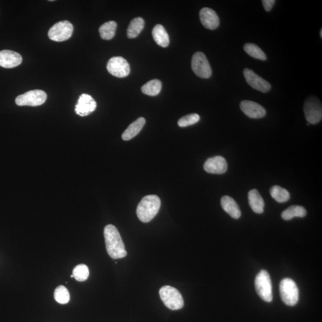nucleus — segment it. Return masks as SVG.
<instances>
[{"instance_id": "nucleus-1", "label": "nucleus", "mask_w": 322, "mask_h": 322, "mask_svg": "<svg viewBox=\"0 0 322 322\" xmlns=\"http://www.w3.org/2000/svg\"><path fill=\"white\" fill-rule=\"evenodd\" d=\"M106 250L113 259H120L127 255L125 245L118 229L114 226L109 225L104 229Z\"/></svg>"}, {"instance_id": "nucleus-2", "label": "nucleus", "mask_w": 322, "mask_h": 322, "mask_svg": "<svg viewBox=\"0 0 322 322\" xmlns=\"http://www.w3.org/2000/svg\"><path fill=\"white\" fill-rule=\"evenodd\" d=\"M161 207V200L157 195H148L143 198L137 208V215L140 220L148 222L153 220Z\"/></svg>"}, {"instance_id": "nucleus-3", "label": "nucleus", "mask_w": 322, "mask_h": 322, "mask_svg": "<svg viewBox=\"0 0 322 322\" xmlns=\"http://www.w3.org/2000/svg\"><path fill=\"white\" fill-rule=\"evenodd\" d=\"M159 295L165 306L172 310L182 309L184 306L183 296L178 289L171 286H164L159 291Z\"/></svg>"}, {"instance_id": "nucleus-4", "label": "nucleus", "mask_w": 322, "mask_h": 322, "mask_svg": "<svg viewBox=\"0 0 322 322\" xmlns=\"http://www.w3.org/2000/svg\"><path fill=\"white\" fill-rule=\"evenodd\" d=\"M258 295L265 302L270 303L273 300L272 292V284L270 275L265 270H261L256 277L255 280Z\"/></svg>"}, {"instance_id": "nucleus-5", "label": "nucleus", "mask_w": 322, "mask_h": 322, "mask_svg": "<svg viewBox=\"0 0 322 322\" xmlns=\"http://www.w3.org/2000/svg\"><path fill=\"white\" fill-rule=\"evenodd\" d=\"M281 297L283 302L289 306H294L299 302V290L291 279L285 278L280 283Z\"/></svg>"}, {"instance_id": "nucleus-6", "label": "nucleus", "mask_w": 322, "mask_h": 322, "mask_svg": "<svg viewBox=\"0 0 322 322\" xmlns=\"http://www.w3.org/2000/svg\"><path fill=\"white\" fill-rule=\"evenodd\" d=\"M304 112L307 121L311 125H316L322 119V107L320 101L316 97H308L304 103Z\"/></svg>"}, {"instance_id": "nucleus-7", "label": "nucleus", "mask_w": 322, "mask_h": 322, "mask_svg": "<svg viewBox=\"0 0 322 322\" xmlns=\"http://www.w3.org/2000/svg\"><path fill=\"white\" fill-rule=\"evenodd\" d=\"M73 31L72 24L67 20L61 21L49 29L48 37L51 40L62 42L68 40L71 37Z\"/></svg>"}, {"instance_id": "nucleus-8", "label": "nucleus", "mask_w": 322, "mask_h": 322, "mask_svg": "<svg viewBox=\"0 0 322 322\" xmlns=\"http://www.w3.org/2000/svg\"><path fill=\"white\" fill-rule=\"evenodd\" d=\"M45 92L41 90H31L19 95L16 98V104L18 106H38L44 104L47 100Z\"/></svg>"}, {"instance_id": "nucleus-9", "label": "nucleus", "mask_w": 322, "mask_h": 322, "mask_svg": "<svg viewBox=\"0 0 322 322\" xmlns=\"http://www.w3.org/2000/svg\"><path fill=\"white\" fill-rule=\"evenodd\" d=\"M192 68L196 75L207 79L212 75V69L206 56L202 52H196L193 56Z\"/></svg>"}, {"instance_id": "nucleus-10", "label": "nucleus", "mask_w": 322, "mask_h": 322, "mask_svg": "<svg viewBox=\"0 0 322 322\" xmlns=\"http://www.w3.org/2000/svg\"><path fill=\"white\" fill-rule=\"evenodd\" d=\"M108 72L116 77L125 78L130 73V66L125 58L117 56L111 58L108 62Z\"/></svg>"}, {"instance_id": "nucleus-11", "label": "nucleus", "mask_w": 322, "mask_h": 322, "mask_svg": "<svg viewBox=\"0 0 322 322\" xmlns=\"http://www.w3.org/2000/svg\"><path fill=\"white\" fill-rule=\"evenodd\" d=\"M243 75L246 82L251 87L258 91L267 93L271 89V85L263 78L258 76L253 70L246 68L244 70Z\"/></svg>"}, {"instance_id": "nucleus-12", "label": "nucleus", "mask_w": 322, "mask_h": 322, "mask_svg": "<svg viewBox=\"0 0 322 322\" xmlns=\"http://www.w3.org/2000/svg\"><path fill=\"white\" fill-rule=\"evenodd\" d=\"M205 171L211 174L222 175L228 170V163L225 158L216 156L207 159L204 165Z\"/></svg>"}, {"instance_id": "nucleus-13", "label": "nucleus", "mask_w": 322, "mask_h": 322, "mask_svg": "<svg viewBox=\"0 0 322 322\" xmlns=\"http://www.w3.org/2000/svg\"><path fill=\"white\" fill-rule=\"evenodd\" d=\"M97 104L90 95L83 94L81 95L76 106V112L81 116L90 115L96 109Z\"/></svg>"}, {"instance_id": "nucleus-14", "label": "nucleus", "mask_w": 322, "mask_h": 322, "mask_svg": "<svg viewBox=\"0 0 322 322\" xmlns=\"http://www.w3.org/2000/svg\"><path fill=\"white\" fill-rule=\"evenodd\" d=\"M240 108L244 114L251 118L260 119L266 115V111L263 106L254 102L243 101L240 103Z\"/></svg>"}, {"instance_id": "nucleus-15", "label": "nucleus", "mask_w": 322, "mask_h": 322, "mask_svg": "<svg viewBox=\"0 0 322 322\" xmlns=\"http://www.w3.org/2000/svg\"><path fill=\"white\" fill-rule=\"evenodd\" d=\"M22 62V56L16 52L8 51H0V66L10 69L18 66Z\"/></svg>"}, {"instance_id": "nucleus-16", "label": "nucleus", "mask_w": 322, "mask_h": 322, "mask_svg": "<svg viewBox=\"0 0 322 322\" xmlns=\"http://www.w3.org/2000/svg\"><path fill=\"white\" fill-rule=\"evenodd\" d=\"M200 16L202 24L208 30L217 29L220 24V20L217 14L211 9L205 8L201 9Z\"/></svg>"}, {"instance_id": "nucleus-17", "label": "nucleus", "mask_w": 322, "mask_h": 322, "mask_svg": "<svg viewBox=\"0 0 322 322\" xmlns=\"http://www.w3.org/2000/svg\"><path fill=\"white\" fill-rule=\"evenodd\" d=\"M221 205L222 209L227 213L235 219H239L241 216V211L236 202L232 197L225 196L221 198Z\"/></svg>"}, {"instance_id": "nucleus-18", "label": "nucleus", "mask_w": 322, "mask_h": 322, "mask_svg": "<svg viewBox=\"0 0 322 322\" xmlns=\"http://www.w3.org/2000/svg\"><path fill=\"white\" fill-rule=\"evenodd\" d=\"M247 196H249L250 206L255 213H263L264 202L259 192L256 189L251 190Z\"/></svg>"}, {"instance_id": "nucleus-19", "label": "nucleus", "mask_w": 322, "mask_h": 322, "mask_svg": "<svg viewBox=\"0 0 322 322\" xmlns=\"http://www.w3.org/2000/svg\"><path fill=\"white\" fill-rule=\"evenodd\" d=\"M145 123H146V120L143 117H140L131 123L128 128L122 134V139L125 141L132 139L143 129Z\"/></svg>"}, {"instance_id": "nucleus-20", "label": "nucleus", "mask_w": 322, "mask_h": 322, "mask_svg": "<svg viewBox=\"0 0 322 322\" xmlns=\"http://www.w3.org/2000/svg\"><path fill=\"white\" fill-rule=\"evenodd\" d=\"M154 40L162 47H167L169 44V37L167 31L161 24H157L152 31Z\"/></svg>"}, {"instance_id": "nucleus-21", "label": "nucleus", "mask_w": 322, "mask_h": 322, "mask_svg": "<svg viewBox=\"0 0 322 322\" xmlns=\"http://www.w3.org/2000/svg\"><path fill=\"white\" fill-rule=\"evenodd\" d=\"M307 211L305 208L299 205H292L286 209L281 214V217L285 220H291L294 217L303 218L306 217Z\"/></svg>"}, {"instance_id": "nucleus-22", "label": "nucleus", "mask_w": 322, "mask_h": 322, "mask_svg": "<svg viewBox=\"0 0 322 322\" xmlns=\"http://www.w3.org/2000/svg\"><path fill=\"white\" fill-rule=\"evenodd\" d=\"M144 27V20L141 17H136L133 19L127 29V37L129 38H134L139 36Z\"/></svg>"}, {"instance_id": "nucleus-23", "label": "nucleus", "mask_w": 322, "mask_h": 322, "mask_svg": "<svg viewBox=\"0 0 322 322\" xmlns=\"http://www.w3.org/2000/svg\"><path fill=\"white\" fill-rule=\"evenodd\" d=\"M117 23L114 21H109L105 23L99 28V33L104 40H111L114 37Z\"/></svg>"}, {"instance_id": "nucleus-24", "label": "nucleus", "mask_w": 322, "mask_h": 322, "mask_svg": "<svg viewBox=\"0 0 322 322\" xmlns=\"http://www.w3.org/2000/svg\"><path fill=\"white\" fill-rule=\"evenodd\" d=\"M162 88V83L160 80H153L148 81L141 87V91L144 94L155 96L160 93Z\"/></svg>"}, {"instance_id": "nucleus-25", "label": "nucleus", "mask_w": 322, "mask_h": 322, "mask_svg": "<svg viewBox=\"0 0 322 322\" xmlns=\"http://www.w3.org/2000/svg\"><path fill=\"white\" fill-rule=\"evenodd\" d=\"M270 193L272 197L279 203H284L290 199V193L287 190L279 186L271 187Z\"/></svg>"}, {"instance_id": "nucleus-26", "label": "nucleus", "mask_w": 322, "mask_h": 322, "mask_svg": "<svg viewBox=\"0 0 322 322\" xmlns=\"http://www.w3.org/2000/svg\"><path fill=\"white\" fill-rule=\"evenodd\" d=\"M244 51L247 55L255 59L265 61L267 56L258 45L253 43H247L244 45Z\"/></svg>"}, {"instance_id": "nucleus-27", "label": "nucleus", "mask_w": 322, "mask_h": 322, "mask_svg": "<svg viewBox=\"0 0 322 322\" xmlns=\"http://www.w3.org/2000/svg\"><path fill=\"white\" fill-rule=\"evenodd\" d=\"M55 299L59 304H66L70 301V294L68 290L63 285L58 286L54 293Z\"/></svg>"}, {"instance_id": "nucleus-28", "label": "nucleus", "mask_w": 322, "mask_h": 322, "mask_svg": "<svg viewBox=\"0 0 322 322\" xmlns=\"http://www.w3.org/2000/svg\"><path fill=\"white\" fill-rule=\"evenodd\" d=\"M72 275L77 281L84 282L89 277L90 271L87 265L81 264L73 268Z\"/></svg>"}, {"instance_id": "nucleus-29", "label": "nucleus", "mask_w": 322, "mask_h": 322, "mask_svg": "<svg viewBox=\"0 0 322 322\" xmlns=\"http://www.w3.org/2000/svg\"><path fill=\"white\" fill-rule=\"evenodd\" d=\"M200 120V116L197 114L187 115L179 120L178 125L180 127H186L195 125Z\"/></svg>"}, {"instance_id": "nucleus-30", "label": "nucleus", "mask_w": 322, "mask_h": 322, "mask_svg": "<svg viewBox=\"0 0 322 322\" xmlns=\"http://www.w3.org/2000/svg\"><path fill=\"white\" fill-rule=\"evenodd\" d=\"M275 0H263L262 3L265 10V11L270 12L275 3Z\"/></svg>"}, {"instance_id": "nucleus-31", "label": "nucleus", "mask_w": 322, "mask_h": 322, "mask_svg": "<svg viewBox=\"0 0 322 322\" xmlns=\"http://www.w3.org/2000/svg\"><path fill=\"white\" fill-rule=\"evenodd\" d=\"M320 38H322V30H320Z\"/></svg>"}, {"instance_id": "nucleus-32", "label": "nucleus", "mask_w": 322, "mask_h": 322, "mask_svg": "<svg viewBox=\"0 0 322 322\" xmlns=\"http://www.w3.org/2000/svg\"><path fill=\"white\" fill-rule=\"evenodd\" d=\"M70 278H73V275H72L71 276H70Z\"/></svg>"}]
</instances>
